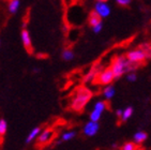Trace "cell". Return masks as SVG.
<instances>
[{
    "label": "cell",
    "mask_w": 151,
    "mask_h": 150,
    "mask_svg": "<svg viewBox=\"0 0 151 150\" xmlns=\"http://www.w3.org/2000/svg\"><path fill=\"white\" fill-rule=\"evenodd\" d=\"M94 77H96V73L94 72H90L89 74L85 77V79H84V81L85 83H89V81H94Z\"/></svg>",
    "instance_id": "obj_23"
},
{
    "label": "cell",
    "mask_w": 151,
    "mask_h": 150,
    "mask_svg": "<svg viewBox=\"0 0 151 150\" xmlns=\"http://www.w3.org/2000/svg\"><path fill=\"white\" fill-rule=\"evenodd\" d=\"M20 39H22V43H23L24 47L27 52L31 53L32 52V41L31 37H30V33L27 29H23L22 32H20Z\"/></svg>",
    "instance_id": "obj_8"
},
{
    "label": "cell",
    "mask_w": 151,
    "mask_h": 150,
    "mask_svg": "<svg viewBox=\"0 0 151 150\" xmlns=\"http://www.w3.org/2000/svg\"><path fill=\"white\" fill-rule=\"evenodd\" d=\"M6 131H8V122L6 121V119L1 118L0 119V136L6 135Z\"/></svg>",
    "instance_id": "obj_18"
},
{
    "label": "cell",
    "mask_w": 151,
    "mask_h": 150,
    "mask_svg": "<svg viewBox=\"0 0 151 150\" xmlns=\"http://www.w3.org/2000/svg\"><path fill=\"white\" fill-rule=\"evenodd\" d=\"M150 50H151V45H150Z\"/></svg>",
    "instance_id": "obj_26"
},
{
    "label": "cell",
    "mask_w": 151,
    "mask_h": 150,
    "mask_svg": "<svg viewBox=\"0 0 151 150\" xmlns=\"http://www.w3.org/2000/svg\"><path fill=\"white\" fill-rule=\"evenodd\" d=\"M76 134L77 133L75 131H67V132H64L62 135H61V141H73V139L76 137Z\"/></svg>",
    "instance_id": "obj_17"
},
{
    "label": "cell",
    "mask_w": 151,
    "mask_h": 150,
    "mask_svg": "<svg viewBox=\"0 0 151 150\" xmlns=\"http://www.w3.org/2000/svg\"><path fill=\"white\" fill-rule=\"evenodd\" d=\"M100 130V125L99 122L92 121V120H89L88 122H86L83 128V133L85 135L88 136V137H93L98 134Z\"/></svg>",
    "instance_id": "obj_7"
},
{
    "label": "cell",
    "mask_w": 151,
    "mask_h": 150,
    "mask_svg": "<svg viewBox=\"0 0 151 150\" xmlns=\"http://www.w3.org/2000/svg\"><path fill=\"white\" fill-rule=\"evenodd\" d=\"M115 94H116V90H115V87L111 85H107L103 89V97L105 100H111L115 97Z\"/></svg>",
    "instance_id": "obj_11"
},
{
    "label": "cell",
    "mask_w": 151,
    "mask_h": 150,
    "mask_svg": "<svg viewBox=\"0 0 151 150\" xmlns=\"http://www.w3.org/2000/svg\"><path fill=\"white\" fill-rule=\"evenodd\" d=\"M116 115H117V117H118V118H120V117H121V115H122V110H116Z\"/></svg>",
    "instance_id": "obj_24"
},
{
    "label": "cell",
    "mask_w": 151,
    "mask_h": 150,
    "mask_svg": "<svg viewBox=\"0 0 151 150\" xmlns=\"http://www.w3.org/2000/svg\"><path fill=\"white\" fill-rule=\"evenodd\" d=\"M122 150H135L137 149V144L135 141H128L121 147Z\"/></svg>",
    "instance_id": "obj_19"
},
{
    "label": "cell",
    "mask_w": 151,
    "mask_h": 150,
    "mask_svg": "<svg viewBox=\"0 0 151 150\" xmlns=\"http://www.w3.org/2000/svg\"><path fill=\"white\" fill-rule=\"evenodd\" d=\"M125 57L133 64L137 66V64L142 63L146 59L151 58L150 47H138V48L132 49V50L127 53Z\"/></svg>",
    "instance_id": "obj_2"
},
{
    "label": "cell",
    "mask_w": 151,
    "mask_h": 150,
    "mask_svg": "<svg viewBox=\"0 0 151 150\" xmlns=\"http://www.w3.org/2000/svg\"><path fill=\"white\" fill-rule=\"evenodd\" d=\"M91 93L87 89H81L77 91L76 97L72 102V108L74 110H81L83 107L87 104V102L90 100Z\"/></svg>",
    "instance_id": "obj_3"
},
{
    "label": "cell",
    "mask_w": 151,
    "mask_h": 150,
    "mask_svg": "<svg viewBox=\"0 0 151 150\" xmlns=\"http://www.w3.org/2000/svg\"><path fill=\"white\" fill-rule=\"evenodd\" d=\"M94 12H96V13H98L100 17L103 19V18H106V17H108V16L111 15V8L107 2L96 0V2L94 3Z\"/></svg>",
    "instance_id": "obj_6"
},
{
    "label": "cell",
    "mask_w": 151,
    "mask_h": 150,
    "mask_svg": "<svg viewBox=\"0 0 151 150\" xmlns=\"http://www.w3.org/2000/svg\"><path fill=\"white\" fill-rule=\"evenodd\" d=\"M135 68H136V64L131 63L125 56H117L113 60L111 66V69L113 70L116 77H120L128 71H133Z\"/></svg>",
    "instance_id": "obj_1"
},
{
    "label": "cell",
    "mask_w": 151,
    "mask_h": 150,
    "mask_svg": "<svg viewBox=\"0 0 151 150\" xmlns=\"http://www.w3.org/2000/svg\"><path fill=\"white\" fill-rule=\"evenodd\" d=\"M106 107H107V103L105 101H96L94 103V106H93L92 110L90 112V120L92 121H96L99 122L100 119L102 117V114L104 112V110H106Z\"/></svg>",
    "instance_id": "obj_5"
},
{
    "label": "cell",
    "mask_w": 151,
    "mask_h": 150,
    "mask_svg": "<svg viewBox=\"0 0 151 150\" xmlns=\"http://www.w3.org/2000/svg\"><path fill=\"white\" fill-rule=\"evenodd\" d=\"M20 8V0H10L8 4V10L11 14L17 13V11Z\"/></svg>",
    "instance_id": "obj_14"
},
{
    "label": "cell",
    "mask_w": 151,
    "mask_h": 150,
    "mask_svg": "<svg viewBox=\"0 0 151 150\" xmlns=\"http://www.w3.org/2000/svg\"><path fill=\"white\" fill-rule=\"evenodd\" d=\"M100 1H105V2H107V1H109V0H100Z\"/></svg>",
    "instance_id": "obj_25"
},
{
    "label": "cell",
    "mask_w": 151,
    "mask_h": 150,
    "mask_svg": "<svg viewBox=\"0 0 151 150\" xmlns=\"http://www.w3.org/2000/svg\"><path fill=\"white\" fill-rule=\"evenodd\" d=\"M102 22V18L99 16V14L98 13H96L94 11H92L89 14V16H88V24H89V26L90 27H93L96 26V24H99Z\"/></svg>",
    "instance_id": "obj_13"
},
{
    "label": "cell",
    "mask_w": 151,
    "mask_h": 150,
    "mask_svg": "<svg viewBox=\"0 0 151 150\" xmlns=\"http://www.w3.org/2000/svg\"><path fill=\"white\" fill-rule=\"evenodd\" d=\"M147 138H148V134L146 132H144V131H138V132L135 133L133 136L134 141H135L137 145H142V143H145V141H147Z\"/></svg>",
    "instance_id": "obj_12"
},
{
    "label": "cell",
    "mask_w": 151,
    "mask_h": 150,
    "mask_svg": "<svg viewBox=\"0 0 151 150\" xmlns=\"http://www.w3.org/2000/svg\"><path fill=\"white\" fill-rule=\"evenodd\" d=\"M133 114H134V110H133V107H131V106H128L127 108L122 110V115H121V117H120L121 121L122 122L128 121L129 119L133 116Z\"/></svg>",
    "instance_id": "obj_15"
},
{
    "label": "cell",
    "mask_w": 151,
    "mask_h": 150,
    "mask_svg": "<svg viewBox=\"0 0 151 150\" xmlns=\"http://www.w3.org/2000/svg\"><path fill=\"white\" fill-rule=\"evenodd\" d=\"M127 81H128L129 83H135V81H137V74L135 72L130 71V72L128 73V75H127Z\"/></svg>",
    "instance_id": "obj_20"
},
{
    "label": "cell",
    "mask_w": 151,
    "mask_h": 150,
    "mask_svg": "<svg viewBox=\"0 0 151 150\" xmlns=\"http://www.w3.org/2000/svg\"><path fill=\"white\" fill-rule=\"evenodd\" d=\"M41 131H42L41 127H35L33 128V129L29 132V134L27 135L26 144H30V143H32L33 141H35V139L38 138V136L41 133Z\"/></svg>",
    "instance_id": "obj_10"
},
{
    "label": "cell",
    "mask_w": 151,
    "mask_h": 150,
    "mask_svg": "<svg viewBox=\"0 0 151 150\" xmlns=\"http://www.w3.org/2000/svg\"><path fill=\"white\" fill-rule=\"evenodd\" d=\"M102 29H103V23H99L96 24V26L91 27V30H92L93 33H96V35H98V33H100V32L102 31Z\"/></svg>",
    "instance_id": "obj_21"
},
{
    "label": "cell",
    "mask_w": 151,
    "mask_h": 150,
    "mask_svg": "<svg viewBox=\"0 0 151 150\" xmlns=\"http://www.w3.org/2000/svg\"><path fill=\"white\" fill-rule=\"evenodd\" d=\"M61 57H62V59H63L64 61L70 62V61H72L73 59L75 58V54H74V52H73V50L67 48V49H64L63 52H62V54H61Z\"/></svg>",
    "instance_id": "obj_16"
},
{
    "label": "cell",
    "mask_w": 151,
    "mask_h": 150,
    "mask_svg": "<svg viewBox=\"0 0 151 150\" xmlns=\"http://www.w3.org/2000/svg\"><path fill=\"white\" fill-rule=\"evenodd\" d=\"M116 3L120 6H128L131 4L132 0H115Z\"/></svg>",
    "instance_id": "obj_22"
},
{
    "label": "cell",
    "mask_w": 151,
    "mask_h": 150,
    "mask_svg": "<svg viewBox=\"0 0 151 150\" xmlns=\"http://www.w3.org/2000/svg\"><path fill=\"white\" fill-rule=\"evenodd\" d=\"M52 137H54V131L47 129V130L41 131L37 139H38L39 145H46L52 141Z\"/></svg>",
    "instance_id": "obj_9"
},
{
    "label": "cell",
    "mask_w": 151,
    "mask_h": 150,
    "mask_svg": "<svg viewBox=\"0 0 151 150\" xmlns=\"http://www.w3.org/2000/svg\"><path fill=\"white\" fill-rule=\"evenodd\" d=\"M116 78L115 74H114L113 70L111 69V66L109 68H106L104 69L103 71L98 74L96 76V83L99 85H103V86H107V85H111L113 83V81Z\"/></svg>",
    "instance_id": "obj_4"
}]
</instances>
